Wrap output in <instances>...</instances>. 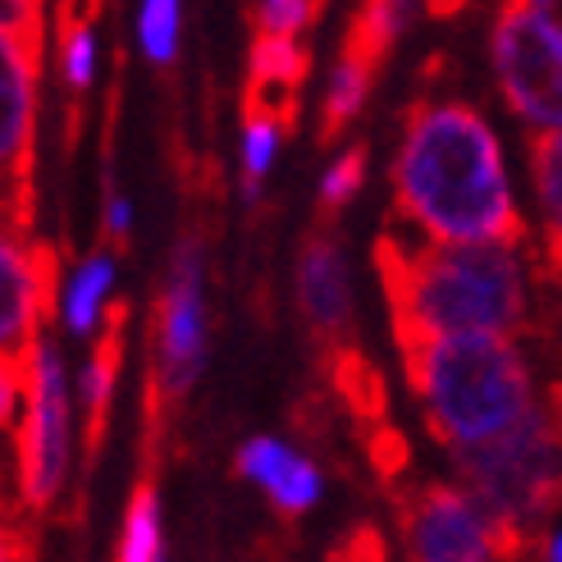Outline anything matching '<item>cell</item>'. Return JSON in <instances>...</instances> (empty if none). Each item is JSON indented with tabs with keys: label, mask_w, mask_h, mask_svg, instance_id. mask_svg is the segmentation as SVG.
Listing matches in <instances>:
<instances>
[{
	"label": "cell",
	"mask_w": 562,
	"mask_h": 562,
	"mask_svg": "<svg viewBox=\"0 0 562 562\" xmlns=\"http://www.w3.org/2000/svg\"><path fill=\"white\" fill-rule=\"evenodd\" d=\"M65 367L60 348L42 339L33 384L23 389L14 420V471L23 513H46L65 481Z\"/></svg>",
	"instance_id": "52a82bcc"
},
{
	"label": "cell",
	"mask_w": 562,
	"mask_h": 562,
	"mask_svg": "<svg viewBox=\"0 0 562 562\" xmlns=\"http://www.w3.org/2000/svg\"><path fill=\"white\" fill-rule=\"evenodd\" d=\"M247 78H266V82H289V88H306V78H312V46H302L297 37L251 33Z\"/></svg>",
	"instance_id": "e0dca14e"
},
{
	"label": "cell",
	"mask_w": 562,
	"mask_h": 562,
	"mask_svg": "<svg viewBox=\"0 0 562 562\" xmlns=\"http://www.w3.org/2000/svg\"><path fill=\"white\" fill-rule=\"evenodd\" d=\"M202 257L206 238L196 224L179 234L175 261L165 289L151 306V367L143 389V471H156V443L165 439L170 416L183 407L188 389L202 375L206 361V306H202Z\"/></svg>",
	"instance_id": "5b68a950"
},
{
	"label": "cell",
	"mask_w": 562,
	"mask_h": 562,
	"mask_svg": "<svg viewBox=\"0 0 562 562\" xmlns=\"http://www.w3.org/2000/svg\"><path fill=\"white\" fill-rule=\"evenodd\" d=\"M110 274H115V266H110L105 251H97V257L78 270L74 293H69V329L74 334L97 329V306H101V293L110 289Z\"/></svg>",
	"instance_id": "ffe728a7"
},
{
	"label": "cell",
	"mask_w": 562,
	"mask_h": 562,
	"mask_svg": "<svg viewBox=\"0 0 562 562\" xmlns=\"http://www.w3.org/2000/svg\"><path fill=\"white\" fill-rule=\"evenodd\" d=\"M124 325H128V302H110L97 344L88 357V371H82V407H88V430H82V467H97L101 448H105V430H110V407H115V384H120V367H124Z\"/></svg>",
	"instance_id": "30bf717a"
},
{
	"label": "cell",
	"mask_w": 562,
	"mask_h": 562,
	"mask_svg": "<svg viewBox=\"0 0 562 562\" xmlns=\"http://www.w3.org/2000/svg\"><path fill=\"white\" fill-rule=\"evenodd\" d=\"M407 19H412V0H357V10L348 14V27H344L339 60L380 74L389 65L393 46H398Z\"/></svg>",
	"instance_id": "5bb4252c"
},
{
	"label": "cell",
	"mask_w": 562,
	"mask_h": 562,
	"mask_svg": "<svg viewBox=\"0 0 562 562\" xmlns=\"http://www.w3.org/2000/svg\"><path fill=\"white\" fill-rule=\"evenodd\" d=\"M361 448H367V458L380 475V485L384 490H398L403 485V475L412 467V448L403 439V430L393 426V420H380V426H367V430H357Z\"/></svg>",
	"instance_id": "d6986e66"
},
{
	"label": "cell",
	"mask_w": 562,
	"mask_h": 562,
	"mask_svg": "<svg viewBox=\"0 0 562 562\" xmlns=\"http://www.w3.org/2000/svg\"><path fill=\"white\" fill-rule=\"evenodd\" d=\"M279 137H284V133H279L274 124H243V196H247V202H257Z\"/></svg>",
	"instance_id": "603a6c76"
},
{
	"label": "cell",
	"mask_w": 562,
	"mask_h": 562,
	"mask_svg": "<svg viewBox=\"0 0 562 562\" xmlns=\"http://www.w3.org/2000/svg\"><path fill=\"white\" fill-rule=\"evenodd\" d=\"M453 467L462 490L490 513L498 562L549 553V517L562 503V439L540 407L490 443L453 448Z\"/></svg>",
	"instance_id": "277c9868"
},
{
	"label": "cell",
	"mask_w": 562,
	"mask_h": 562,
	"mask_svg": "<svg viewBox=\"0 0 562 562\" xmlns=\"http://www.w3.org/2000/svg\"><path fill=\"white\" fill-rule=\"evenodd\" d=\"M160 562H165V558H160Z\"/></svg>",
	"instance_id": "f1b7e54d"
},
{
	"label": "cell",
	"mask_w": 562,
	"mask_h": 562,
	"mask_svg": "<svg viewBox=\"0 0 562 562\" xmlns=\"http://www.w3.org/2000/svg\"><path fill=\"white\" fill-rule=\"evenodd\" d=\"M316 371L334 384L339 403H344L348 416L357 420V430L389 420V384H384V375H380L375 361L361 352V344H344V348L325 352V357L316 361Z\"/></svg>",
	"instance_id": "4fadbf2b"
},
{
	"label": "cell",
	"mask_w": 562,
	"mask_h": 562,
	"mask_svg": "<svg viewBox=\"0 0 562 562\" xmlns=\"http://www.w3.org/2000/svg\"><path fill=\"white\" fill-rule=\"evenodd\" d=\"M143 42L147 55L170 69L175 65V46H179V0H147L143 5Z\"/></svg>",
	"instance_id": "7402d4cb"
},
{
	"label": "cell",
	"mask_w": 562,
	"mask_h": 562,
	"mask_svg": "<svg viewBox=\"0 0 562 562\" xmlns=\"http://www.w3.org/2000/svg\"><path fill=\"white\" fill-rule=\"evenodd\" d=\"M238 475H247L251 485H261L270 494V503L279 508V517H302L321 503V471L312 458L293 453L289 443L279 439H247L238 448Z\"/></svg>",
	"instance_id": "8fae6325"
},
{
	"label": "cell",
	"mask_w": 562,
	"mask_h": 562,
	"mask_svg": "<svg viewBox=\"0 0 562 562\" xmlns=\"http://www.w3.org/2000/svg\"><path fill=\"white\" fill-rule=\"evenodd\" d=\"M297 302L306 316V339H312L316 361L344 344H357L352 334V279L344 243L329 220H312L297 257Z\"/></svg>",
	"instance_id": "9c48e42d"
},
{
	"label": "cell",
	"mask_w": 562,
	"mask_h": 562,
	"mask_svg": "<svg viewBox=\"0 0 562 562\" xmlns=\"http://www.w3.org/2000/svg\"><path fill=\"white\" fill-rule=\"evenodd\" d=\"M371 266L389 302L393 344L412 334H513L526 325L517 247H412L393 229H380Z\"/></svg>",
	"instance_id": "7a4b0ae2"
},
{
	"label": "cell",
	"mask_w": 562,
	"mask_h": 562,
	"mask_svg": "<svg viewBox=\"0 0 562 562\" xmlns=\"http://www.w3.org/2000/svg\"><path fill=\"white\" fill-rule=\"evenodd\" d=\"M475 5V0H426V14L430 19H458V14H467Z\"/></svg>",
	"instance_id": "484cf974"
},
{
	"label": "cell",
	"mask_w": 562,
	"mask_h": 562,
	"mask_svg": "<svg viewBox=\"0 0 562 562\" xmlns=\"http://www.w3.org/2000/svg\"><path fill=\"white\" fill-rule=\"evenodd\" d=\"M325 562H389V544H384V536H380V526L357 521L348 536L325 553Z\"/></svg>",
	"instance_id": "cb8c5ba5"
},
{
	"label": "cell",
	"mask_w": 562,
	"mask_h": 562,
	"mask_svg": "<svg viewBox=\"0 0 562 562\" xmlns=\"http://www.w3.org/2000/svg\"><path fill=\"white\" fill-rule=\"evenodd\" d=\"M266 562H274V558H266Z\"/></svg>",
	"instance_id": "83f0119b"
},
{
	"label": "cell",
	"mask_w": 562,
	"mask_h": 562,
	"mask_svg": "<svg viewBox=\"0 0 562 562\" xmlns=\"http://www.w3.org/2000/svg\"><path fill=\"white\" fill-rule=\"evenodd\" d=\"M544 562H562V530H553V536H549V553H544Z\"/></svg>",
	"instance_id": "4316f807"
},
{
	"label": "cell",
	"mask_w": 562,
	"mask_h": 562,
	"mask_svg": "<svg viewBox=\"0 0 562 562\" xmlns=\"http://www.w3.org/2000/svg\"><path fill=\"white\" fill-rule=\"evenodd\" d=\"M115 562H160V503H156L151 471H143L137 485H133Z\"/></svg>",
	"instance_id": "2e32d148"
},
{
	"label": "cell",
	"mask_w": 562,
	"mask_h": 562,
	"mask_svg": "<svg viewBox=\"0 0 562 562\" xmlns=\"http://www.w3.org/2000/svg\"><path fill=\"white\" fill-rule=\"evenodd\" d=\"M494 69L498 92L521 120L562 128V46L544 37V27L521 14L503 10L494 23Z\"/></svg>",
	"instance_id": "ba28073f"
},
{
	"label": "cell",
	"mask_w": 562,
	"mask_h": 562,
	"mask_svg": "<svg viewBox=\"0 0 562 562\" xmlns=\"http://www.w3.org/2000/svg\"><path fill=\"white\" fill-rule=\"evenodd\" d=\"M371 82H375L371 69H361V65H352V60H339V69H334V78H329V92H325V101H321L316 147H339L344 128L357 120V110L367 105V97H371Z\"/></svg>",
	"instance_id": "9a60e30c"
},
{
	"label": "cell",
	"mask_w": 562,
	"mask_h": 562,
	"mask_svg": "<svg viewBox=\"0 0 562 562\" xmlns=\"http://www.w3.org/2000/svg\"><path fill=\"white\" fill-rule=\"evenodd\" d=\"M247 19H251V33H270V37H297L302 27L321 23L312 0H257Z\"/></svg>",
	"instance_id": "44dd1931"
},
{
	"label": "cell",
	"mask_w": 562,
	"mask_h": 562,
	"mask_svg": "<svg viewBox=\"0 0 562 562\" xmlns=\"http://www.w3.org/2000/svg\"><path fill=\"white\" fill-rule=\"evenodd\" d=\"M389 503L403 526L407 562H494V526L471 490L416 481L389 490Z\"/></svg>",
	"instance_id": "8992f818"
},
{
	"label": "cell",
	"mask_w": 562,
	"mask_h": 562,
	"mask_svg": "<svg viewBox=\"0 0 562 562\" xmlns=\"http://www.w3.org/2000/svg\"><path fill=\"white\" fill-rule=\"evenodd\" d=\"M367 170H371V147H367V143H348L344 156L329 165V175H325V183H321L316 215H312V220H329V224L339 220V211L361 192V183H367Z\"/></svg>",
	"instance_id": "ac0fdd59"
},
{
	"label": "cell",
	"mask_w": 562,
	"mask_h": 562,
	"mask_svg": "<svg viewBox=\"0 0 562 562\" xmlns=\"http://www.w3.org/2000/svg\"><path fill=\"white\" fill-rule=\"evenodd\" d=\"M526 165L540 202V243H536V279L544 289H562V128H540L526 137Z\"/></svg>",
	"instance_id": "7c38bea8"
},
{
	"label": "cell",
	"mask_w": 562,
	"mask_h": 562,
	"mask_svg": "<svg viewBox=\"0 0 562 562\" xmlns=\"http://www.w3.org/2000/svg\"><path fill=\"white\" fill-rule=\"evenodd\" d=\"M426 430L453 448L490 443L536 412V384L508 334H412L398 339Z\"/></svg>",
	"instance_id": "3957f363"
},
{
	"label": "cell",
	"mask_w": 562,
	"mask_h": 562,
	"mask_svg": "<svg viewBox=\"0 0 562 562\" xmlns=\"http://www.w3.org/2000/svg\"><path fill=\"white\" fill-rule=\"evenodd\" d=\"M393 211L439 243H503L521 247L526 220L513 202L503 151L481 110L420 92L403 115L393 156Z\"/></svg>",
	"instance_id": "6da1fadb"
},
{
	"label": "cell",
	"mask_w": 562,
	"mask_h": 562,
	"mask_svg": "<svg viewBox=\"0 0 562 562\" xmlns=\"http://www.w3.org/2000/svg\"><path fill=\"white\" fill-rule=\"evenodd\" d=\"M503 10H521V14H530V19H536L544 33L562 46V0H503Z\"/></svg>",
	"instance_id": "d4e9b609"
}]
</instances>
